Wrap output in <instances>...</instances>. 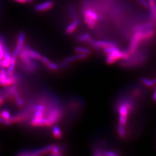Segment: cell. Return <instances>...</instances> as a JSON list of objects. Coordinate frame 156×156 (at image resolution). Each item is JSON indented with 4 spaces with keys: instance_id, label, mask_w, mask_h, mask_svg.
<instances>
[{
    "instance_id": "cell-7",
    "label": "cell",
    "mask_w": 156,
    "mask_h": 156,
    "mask_svg": "<svg viewBox=\"0 0 156 156\" xmlns=\"http://www.w3.org/2000/svg\"><path fill=\"white\" fill-rule=\"evenodd\" d=\"M79 20L77 19L75 20H73L72 22L71 23H70L69 25H68L66 27V30H65V32L66 34H72L74 32H75L76 30L77 29V28L78 27V25H79Z\"/></svg>"
},
{
    "instance_id": "cell-5",
    "label": "cell",
    "mask_w": 156,
    "mask_h": 156,
    "mask_svg": "<svg viewBox=\"0 0 156 156\" xmlns=\"http://www.w3.org/2000/svg\"><path fill=\"white\" fill-rule=\"evenodd\" d=\"M19 80V76L17 75H13L8 76L4 79H0V86L8 87L14 84Z\"/></svg>"
},
{
    "instance_id": "cell-21",
    "label": "cell",
    "mask_w": 156,
    "mask_h": 156,
    "mask_svg": "<svg viewBox=\"0 0 156 156\" xmlns=\"http://www.w3.org/2000/svg\"><path fill=\"white\" fill-rule=\"evenodd\" d=\"M4 102V99H1L0 100V107L3 105Z\"/></svg>"
},
{
    "instance_id": "cell-6",
    "label": "cell",
    "mask_w": 156,
    "mask_h": 156,
    "mask_svg": "<svg viewBox=\"0 0 156 156\" xmlns=\"http://www.w3.org/2000/svg\"><path fill=\"white\" fill-rule=\"evenodd\" d=\"M30 124L34 127L47 126L48 119L47 117H33L30 120Z\"/></svg>"
},
{
    "instance_id": "cell-10",
    "label": "cell",
    "mask_w": 156,
    "mask_h": 156,
    "mask_svg": "<svg viewBox=\"0 0 156 156\" xmlns=\"http://www.w3.org/2000/svg\"><path fill=\"white\" fill-rule=\"evenodd\" d=\"M52 132H53V135L54 138H57V139L61 138V132L60 129L58 127H57V126H54L53 127Z\"/></svg>"
},
{
    "instance_id": "cell-20",
    "label": "cell",
    "mask_w": 156,
    "mask_h": 156,
    "mask_svg": "<svg viewBox=\"0 0 156 156\" xmlns=\"http://www.w3.org/2000/svg\"><path fill=\"white\" fill-rule=\"evenodd\" d=\"M154 2H155V0H149V5H150V4H152L154 3Z\"/></svg>"
},
{
    "instance_id": "cell-13",
    "label": "cell",
    "mask_w": 156,
    "mask_h": 156,
    "mask_svg": "<svg viewBox=\"0 0 156 156\" xmlns=\"http://www.w3.org/2000/svg\"><path fill=\"white\" fill-rule=\"evenodd\" d=\"M68 12L71 15V16L72 17V19L73 20H75V19H78V16H77V15L76 13V12L74 9V7L71 5H68Z\"/></svg>"
},
{
    "instance_id": "cell-4",
    "label": "cell",
    "mask_w": 156,
    "mask_h": 156,
    "mask_svg": "<svg viewBox=\"0 0 156 156\" xmlns=\"http://www.w3.org/2000/svg\"><path fill=\"white\" fill-rule=\"evenodd\" d=\"M54 5V2L52 0H48L40 3L34 7V10L36 12H43L52 8Z\"/></svg>"
},
{
    "instance_id": "cell-3",
    "label": "cell",
    "mask_w": 156,
    "mask_h": 156,
    "mask_svg": "<svg viewBox=\"0 0 156 156\" xmlns=\"http://www.w3.org/2000/svg\"><path fill=\"white\" fill-rule=\"evenodd\" d=\"M54 146V144H50L44 148H41L33 150H23L17 153L18 156H41L51 152L52 149Z\"/></svg>"
},
{
    "instance_id": "cell-19",
    "label": "cell",
    "mask_w": 156,
    "mask_h": 156,
    "mask_svg": "<svg viewBox=\"0 0 156 156\" xmlns=\"http://www.w3.org/2000/svg\"><path fill=\"white\" fill-rule=\"evenodd\" d=\"M0 123L7 125V120H5L3 117H2L1 116V115H0Z\"/></svg>"
},
{
    "instance_id": "cell-17",
    "label": "cell",
    "mask_w": 156,
    "mask_h": 156,
    "mask_svg": "<svg viewBox=\"0 0 156 156\" xmlns=\"http://www.w3.org/2000/svg\"><path fill=\"white\" fill-rule=\"evenodd\" d=\"M140 3L145 8H149V4L146 0H138Z\"/></svg>"
},
{
    "instance_id": "cell-12",
    "label": "cell",
    "mask_w": 156,
    "mask_h": 156,
    "mask_svg": "<svg viewBox=\"0 0 156 156\" xmlns=\"http://www.w3.org/2000/svg\"><path fill=\"white\" fill-rule=\"evenodd\" d=\"M25 39V33H22V32L19 33L18 36H17V43L24 45Z\"/></svg>"
},
{
    "instance_id": "cell-11",
    "label": "cell",
    "mask_w": 156,
    "mask_h": 156,
    "mask_svg": "<svg viewBox=\"0 0 156 156\" xmlns=\"http://www.w3.org/2000/svg\"><path fill=\"white\" fill-rule=\"evenodd\" d=\"M5 45V43H2L0 41V68H3L2 64V60L4 56V46Z\"/></svg>"
},
{
    "instance_id": "cell-16",
    "label": "cell",
    "mask_w": 156,
    "mask_h": 156,
    "mask_svg": "<svg viewBox=\"0 0 156 156\" xmlns=\"http://www.w3.org/2000/svg\"><path fill=\"white\" fill-rule=\"evenodd\" d=\"M41 61L42 62L43 64H45V65L48 64L50 62L49 59L45 56H41V57L40 58Z\"/></svg>"
},
{
    "instance_id": "cell-18",
    "label": "cell",
    "mask_w": 156,
    "mask_h": 156,
    "mask_svg": "<svg viewBox=\"0 0 156 156\" xmlns=\"http://www.w3.org/2000/svg\"><path fill=\"white\" fill-rule=\"evenodd\" d=\"M16 1L17 2L25 4V3H31L33 2V0H14Z\"/></svg>"
},
{
    "instance_id": "cell-9",
    "label": "cell",
    "mask_w": 156,
    "mask_h": 156,
    "mask_svg": "<svg viewBox=\"0 0 156 156\" xmlns=\"http://www.w3.org/2000/svg\"><path fill=\"white\" fill-rule=\"evenodd\" d=\"M149 8L150 9V17L152 21L154 23L156 22V4L155 2L150 4Z\"/></svg>"
},
{
    "instance_id": "cell-2",
    "label": "cell",
    "mask_w": 156,
    "mask_h": 156,
    "mask_svg": "<svg viewBox=\"0 0 156 156\" xmlns=\"http://www.w3.org/2000/svg\"><path fill=\"white\" fill-rule=\"evenodd\" d=\"M19 56L22 63V68L27 72H32L37 69V64L34 63L32 58L29 57L23 49L19 53Z\"/></svg>"
},
{
    "instance_id": "cell-22",
    "label": "cell",
    "mask_w": 156,
    "mask_h": 156,
    "mask_svg": "<svg viewBox=\"0 0 156 156\" xmlns=\"http://www.w3.org/2000/svg\"><path fill=\"white\" fill-rule=\"evenodd\" d=\"M0 115H1V112H0Z\"/></svg>"
},
{
    "instance_id": "cell-1",
    "label": "cell",
    "mask_w": 156,
    "mask_h": 156,
    "mask_svg": "<svg viewBox=\"0 0 156 156\" xmlns=\"http://www.w3.org/2000/svg\"><path fill=\"white\" fill-rule=\"evenodd\" d=\"M82 13L84 21L89 28L90 30L94 29L97 25V22L101 19L97 13L92 9H87L83 10Z\"/></svg>"
},
{
    "instance_id": "cell-8",
    "label": "cell",
    "mask_w": 156,
    "mask_h": 156,
    "mask_svg": "<svg viewBox=\"0 0 156 156\" xmlns=\"http://www.w3.org/2000/svg\"><path fill=\"white\" fill-rule=\"evenodd\" d=\"M23 49L24 50L25 52L27 54V55L31 58L32 59L34 60H40V58L41 57V55L40 54V53H39L38 52L28 47H25L23 48Z\"/></svg>"
},
{
    "instance_id": "cell-14",
    "label": "cell",
    "mask_w": 156,
    "mask_h": 156,
    "mask_svg": "<svg viewBox=\"0 0 156 156\" xmlns=\"http://www.w3.org/2000/svg\"><path fill=\"white\" fill-rule=\"evenodd\" d=\"M1 116L2 117H3L4 119L5 120H8L11 116H10V112L8 111V110H2L1 112Z\"/></svg>"
},
{
    "instance_id": "cell-15",
    "label": "cell",
    "mask_w": 156,
    "mask_h": 156,
    "mask_svg": "<svg viewBox=\"0 0 156 156\" xmlns=\"http://www.w3.org/2000/svg\"><path fill=\"white\" fill-rule=\"evenodd\" d=\"M44 114H45V112L43 111H41V110H36L35 111L34 113V117H44Z\"/></svg>"
}]
</instances>
